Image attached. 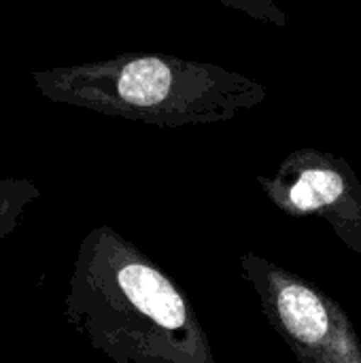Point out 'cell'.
Returning <instances> with one entry per match:
<instances>
[{
  "label": "cell",
  "mask_w": 361,
  "mask_h": 363,
  "mask_svg": "<svg viewBox=\"0 0 361 363\" xmlns=\"http://www.w3.org/2000/svg\"><path fill=\"white\" fill-rule=\"evenodd\" d=\"M266 198L289 217H317L361 257V183L340 155L302 147L291 151L274 177L257 174Z\"/></svg>",
  "instance_id": "obj_4"
},
{
  "label": "cell",
  "mask_w": 361,
  "mask_h": 363,
  "mask_svg": "<svg viewBox=\"0 0 361 363\" xmlns=\"http://www.w3.org/2000/svg\"><path fill=\"white\" fill-rule=\"evenodd\" d=\"M240 274L300 363H361L360 332L347 311L315 283L255 253L240 255Z\"/></svg>",
  "instance_id": "obj_3"
},
{
  "label": "cell",
  "mask_w": 361,
  "mask_h": 363,
  "mask_svg": "<svg viewBox=\"0 0 361 363\" xmlns=\"http://www.w3.org/2000/svg\"><path fill=\"white\" fill-rule=\"evenodd\" d=\"M64 317L113 363H217L187 294L111 225L81 240Z\"/></svg>",
  "instance_id": "obj_1"
},
{
  "label": "cell",
  "mask_w": 361,
  "mask_h": 363,
  "mask_svg": "<svg viewBox=\"0 0 361 363\" xmlns=\"http://www.w3.org/2000/svg\"><path fill=\"white\" fill-rule=\"evenodd\" d=\"M40 198L36 183L28 179H0V240L19 223L23 211Z\"/></svg>",
  "instance_id": "obj_5"
},
{
  "label": "cell",
  "mask_w": 361,
  "mask_h": 363,
  "mask_svg": "<svg viewBox=\"0 0 361 363\" xmlns=\"http://www.w3.org/2000/svg\"><path fill=\"white\" fill-rule=\"evenodd\" d=\"M230 9H236L257 21H266L279 28L289 26V15L274 2V0H215Z\"/></svg>",
  "instance_id": "obj_6"
},
{
  "label": "cell",
  "mask_w": 361,
  "mask_h": 363,
  "mask_svg": "<svg viewBox=\"0 0 361 363\" xmlns=\"http://www.w3.org/2000/svg\"><path fill=\"white\" fill-rule=\"evenodd\" d=\"M30 77L51 102L160 128L230 121L268 96L260 81L243 72L172 53H121Z\"/></svg>",
  "instance_id": "obj_2"
}]
</instances>
